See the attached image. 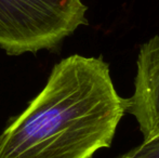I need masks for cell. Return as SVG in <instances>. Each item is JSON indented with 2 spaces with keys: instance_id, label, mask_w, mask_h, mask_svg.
<instances>
[{
  "instance_id": "6da1fadb",
  "label": "cell",
  "mask_w": 159,
  "mask_h": 158,
  "mask_svg": "<svg viewBox=\"0 0 159 158\" xmlns=\"http://www.w3.org/2000/svg\"><path fill=\"white\" fill-rule=\"evenodd\" d=\"M128 105L102 57H65L0 135V158H92L111 146Z\"/></svg>"
},
{
  "instance_id": "7a4b0ae2",
  "label": "cell",
  "mask_w": 159,
  "mask_h": 158,
  "mask_svg": "<svg viewBox=\"0 0 159 158\" xmlns=\"http://www.w3.org/2000/svg\"><path fill=\"white\" fill-rule=\"evenodd\" d=\"M82 0H0V48L10 55L57 47L88 25Z\"/></svg>"
},
{
  "instance_id": "3957f363",
  "label": "cell",
  "mask_w": 159,
  "mask_h": 158,
  "mask_svg": "<svg viewBox=\"0 0 159 158\" xmlns=\"http://www.w3.org/2000/svg\"><path fill=\"white\" fill-rule=\"evenodd\" d=\"M127 113L135 118L143 142L159 137V35L140 47Z\"/></svg>"
},
{
  "instance_id": "277c9868",
  "label": "cell",
  "mask_w": 159,
  "mask_h": 158,
  "mask_svg": "<svg viewBox=\"0 0 159 158\" xmlns=\"http://www.w3.org/2000/svg\"><path fill=\"white\" fill-rule=\"evenodd\" d=\"M116 158H159V137L143 142Z\"/></svg>"
}]
</instances>
